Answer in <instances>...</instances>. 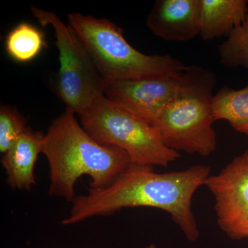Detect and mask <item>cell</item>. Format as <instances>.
<instances>
[{"label": "cell", "mask_w": 248, "mask_h": 248, "mask_svg": "<svg viewBox=\"0 0 248 248\" xmlns=\"http://www.w3.org/2000/svg\"><path fill=\"white\" fill-rule=\"evenodd\" d=\"M31 11L42 27L50 26L53 29L60 64L57 92L66 110L79 115L104 95L102 77L68 24L54 12L36 7H31Z\"/></svg>", "instance_id": "6"}, {"label": "cell", "mask_w": 248, "mask_h": 248, "mask_svg": "<svg viewBox=\"0 0 248 248\" xmlns=\"http://www.w3.org/2000/svg\"><path fill=\"white\" fill-rule=\"evenodd\" d=\"M28 129L26 119L10 106L0 108V153L4 154Z\"/></svg>", "instance_id": "15"}, {"label": "cell", "mask_w": 248, "mask_h": 248, "mask_svg": "<svg viewBox=\"0 0 248 248\" xmlns=\"http://www.w3.org/2000/svg\"><path fill=\"white\" fill-rule=\"evenodd\" d=\"M145 248H157V247H156V245L152 244H150L149 246H146Z\"/></svg>", "instance_id": "16"}, {"label": "cell", "mask_w": 248, "mask_h": 248, "mask_svg": "<svg viewBox=\"0 0 248 248\" xmlns=\"http://www.w3.org/2000/svg\"><path fill=\"white\" fill-rule=\"evenodd\" d=\"M218 54L223 66L229 68L244 67L248 71V15L244 22L218 46Z\"/></svg>", "instance_id": "14"}, {"label": "cell", "mask_w": 248, "mask_h": 248, "mask_svg": "<svg viewBox=\"0 0 248 248\" xmlns=\"http://www.w3.org/2000/svg\"><path fill=\"white\" fill-rule=\"evenodd\" d=\"M216 76L198 66H187L174 99L153 124L165 146L172 151L206 156L217 148L212 101Z\"/></svg>", "instance_id": "4"}, {"label": "cell", "mask_w": 248, "mask_h": 248, "mask_svg": "<svg viewBox=\"0 0 248 248\" xmlns=\"http://www.w3.org/2000/svg\"><path fill=\"white\" fill-rule=\"evenodd\" d=\"M210 173V168L205 165L158 173L153 166L131 164L105 188H89L86 195H77L62 225L78 224L124 208L147 207L170 214L186 237L195 242L200 233L192 213V197L199 187L205 185Z\"/></svg>", "instance_id": "1"}, {"label": "cell", "mask_w": 248, "mask_h": 248, "mask_svg": "<svg viewBox=\"0 0 248 248\" xmlns=\"http://www.w3.org/2000/svg\"><path fill=\"white\" fill-rule=\"evenodd\" d=\"M202 0H158L146 18V26L168 42H186L200 35Z\"/></svg>", "instance_id": "9"}, {"label": "cell", "mask_w": 248, "mask_h": 248, "mask_svg": "<svg viewBox=\"0 0 248 248\" xmlns=\"http://www.w3.org/2000/svg\"><path fill=\"white\" fill-rule=\"evenodd\" d=\"M81 125L99 143L120 148L139 166L167 167L180 157L151 124L103 95L80 114Z\"/></svg>", "instance_id": "5"}, {"label": "cell", "mask_w": 248, "mask_h": 248, "mask_svg": "<svg viewBox=\"0 0 248 248\" xmlns=\"http://www.w3.org/2000/svg\"><path fill=\"white\" fill-rule=\"evenodd\" d=\"M68 24L87 50L104 83L158 76L179 78L187 66L170 55H146L127 42L124 30L107 19L73 13Z\"/></svg>", "instance_id": "3"}, {"label": "cell", "mask_w": 248, "mask_h": 248, "mask_svg": "<svg viewBox=\"0 0 248 248\" xmlns=\"http://www.w3.org/2000/svg\"><path fill=\"white\" fill-rule=\"evenodd\" d=\"M44 136L28 128L3 154L1 164L6 173V182L11 188L29 191L36 184L34 169L42 153Z\"/></svg>", "instance_id": "10"}, {"label": "cell", "mask_w": 248, "mask_h": 248, "mask_svg": "<svg viewBox=\"0 0 248 248\" xmlns=\"http://www.w3.org/2000/svg\"><path fill=\"white\" fill-rule=\"evenodd\" d=\"M181 77L158 76L104 83V94L153 125L177 94Z\"/></svg>", "instance_id": "8"}, {"label": "cell", "mask_w": 248, "mask_h": 248, "mask_svg": "<svg viewBox=\"0 0 248 248\" xmlns=\"http://www.w3.org/2000/svg\"><path fill=\"white\" fill-rule=\"evenodd\" d=\"M212 108L215 121H227L235 130L248 135V85L240 90L223 86L214 94Z\"/></svg>", "instance_id": "12"}, {"label": "cell", "mask_w": 248, "mask_h": 248, "mask_svg": "<svg viewBox=\"0 0 248 248\" xmlns=\"http://www.w3.org/2000/svg\"><path fill=\"white\" fill-rule=\"evenodd\" d=\"M45 46L43 32L26 22L15 27L6 40V50L9 56L21 63L35 59Z\"/></svg>", "instance_id": "13"}, {"label": "cell", "mask_w": 248, "mask_h": 248, "mask_svg": "<svg viewBox=\"0 0 248 248\" xmlns=\"http://www.w3.org/2000/svg\"><path fill=\"white\" fill-rule=\"evenodd\" d=\"M75 115L66 110L53 121L44 136L42 149L50 170L49 195L70 203L77 197L80 177L89 176L90 188L102 190L132 164L123 150L94 140Z\"/></svg>", "instance_id": "2"}, {"label": "cell", "mask_w": 248, "mask_h": 248, "mask_svg": "<svg viewBox=\"0 0 248 248\" xmlns=\"http://www.w3.org/2000/svg\"><path fill=\"white\" fill-rule=\"evenodd\" d=\"M248 15L246 0H202L200 35L204 41L227 37Z\"/></svg>", "instance_id": "11"}, {"label": "cell", "mask_w": 248, "mask_h": 248, "mask_svg": "<svg viewBox=\"0 0 248 248\" xmlns=\"http://www.w3.org/2000/svg\"><path fill=\"white\" fill-rule=\"evenodd\" d=\"M205 186L215 198L220 229L233 240L248 238V149L210 175Z\"/></svg>", "instance_id": "7"}]
</instances>
